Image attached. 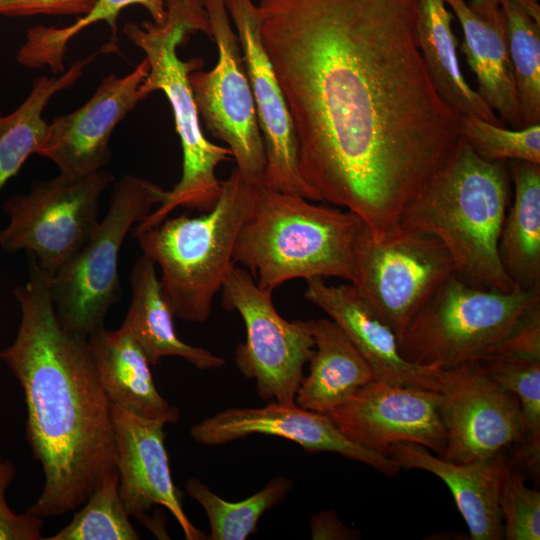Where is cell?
I'll return each mask as SVG.
<instances>
[{"label":"cell","mask_w":540,"mask_h":540,"mask_svg":"<svg viewBox=\"0 0 540 540\" xmlns=\"http://www.w3.org/2000/svg\"><path fill=\"white\" fill-rule=\"evenodd\" d=\"M501 0H470L469 6L483 19L493 21L502 16Z\"/></svg>","instance_id":"39"},{"label":"cell","mask_w":540,"mask_h":540,"mask_svg":"<svg viewBox=\"0 0 540 540\" xmlns=\"http://www.w3.org/2000/svg\"><path fill=\"white\" fill-rule=\"evenodd\" d=\"M508 162L486 161L459 137L450 158L403 211L398 226L439 240L470 286L509 292L498 242L511 202Z\"/></svg>","instance_id":"3"},{"label":"cell","mask_w":540,"mask_h":540,"mask_svg":"<svg viewBox=\"0 0 540 540\" xmlns=\"http://www.w3.org/2000/svg\"><path fill=\"white\" fill-rule=\"evenodd\" d=\"M489 376L519 401L523 433L514 462L533 471L540 463V360L494 356L481 361Z\"/></svg>","instance_id":"30"},{"label":"cell","mask_w":540,"mask_h":540,"mask_svg":"<svg viewBox=\"0 0 540 540\" xmlns=\"http://www.w3.org/2000/svg\"><path fill=\"white\" fill-rule=\"evenodd\" d=\"M129 281L131 301L121 328L133 336L150 365H157L167 356L181 357L200 370L217 369L225 364L222 357L178 337L175 316L150 258L142 254L136 260Z\"/></svg>","instance_id":"23"},{"label":"cell","mask_w":540,"mask_h":540,"mask_svg":"<svg viewBox=\"0 0 540 540\" xmlns=\"http://www.w3.org/2000/svg\"><path fill=\"white\" fill-rule=\"evenodd\" d=\"M440 409L446 429L441 458L467 463L515 448L523 433L516 396L498 385L481 362L440 369Z\"/></svg>","instance_id":"13"},{"label":"cell","mask_w":540,"mask_h":540,"mask_svg":"<svg viewBox=\"0 0 540 540\" xmlns=\"http://www.w3.org/2000/svg\"><path fill=\"white\" fill-rule=\"evenodd\" d=\"M15 476L13 462L0 454V540L42 539L43 519L28 512L16 513L6 501V492Z\"/></svg>","instance_id":"35"},{"label":"cell","mask_w":540,"mask_h":540,"mask_svg":"<svg viewBox=\"0 0 540 540\" xmlns=\"http://www.w3.org/2000/svg\"><path fill=\"white\" fill-rule=\"evenodd\" d=\"M116 50L108 43L85 59L76 60L58 77L36 78L29 95L16 110L6 115L0 110V191L41 145L48 126L42 114L52 97L71 87L96 56Z\"/></svg>","instance_id":"27"},{"label":"cell","mask_w":540,"mask_h":540,"mask_svg":"<svg viewBox=\"0 0 540 540\" xmlns=\"http://www.w3.org/2000/svg\"><path fill=\"white\" fill-rule=\"evenodd\" d=\"M355 262L354 287L397 339L455 270L439 240L399 226L374 239L364 225L356 244Z\"/></svg>","instance_id":"11"},{"label":"cell","mask_w":540,"mask_h":540,"mask_svg":"<svg viewBox=\"0 0 540 540\" xmlns=\"http://www.w3.org/2000/svg\"><path fill=\"white\" fill-rule=\"evenodd\" d=\"M225 5L237 31L263 137L264 186L322 202L300 174L290 114L261 41L258 6L252 0H225Z\"/></svg>","instance_id":"16"},{"label":"cell","mask_w":540,"mask_h":540,"mask_svg":"<svg viewBox=\"0 0 540 540\" xmlns=\"http://www.w3.org/2000/svg\"><path fill=\"white\" fill-rule=\"evenodd\" d=\"M165 9L162 24L127 23L124 33L145 53L149 64L140 94L145 99L154 91H162L171 105L182 148V175L171 190H166L158 208L137 224L135 232L157 226L177 207L210 211L222 188L216 168L232 157L227 147L210 142L200 126L188 76L201 69L204 61L192 58L184 62L177 55V47L187 36L203 32L211 37L203 0H165Z\"/></svg>","instance_id":"4"},{"label":"cell","mask_w":540,"mask_h":540,"mask_svg":"<svg viewBox=\"0 0 540 540\" xmlns=\"http://www.w3.org/2000/svg\"><path fill=\"white\" fill-rule=\"evenodd\" d=\"M504 539H540V493L525 485L522 476L508 466L499 493Z\"/></svg>","instance_id":"34"},{"label":"cell","mask_w":540,"mask_h":540,"mask_svg":"<svg viewBox=\"0 0 540 540\" xmlns=\"http://www.w3.org/2000/svg\"><path fill=\"white\" fill-rule=\"evenodd\" d=\"M524 127L540 123V24L513 0H501Z\"/></svg>","instance_id":"31"},{"label":"cell","mask_w":540,"mask_h":540,"mask_svg":"<svg viewBox=\"0 0 540 540\" xmlns=\"http://www.w3.org/2000/svg\"><path fill=\"white\" fill-rule=\"evenodd\" d=\"M446 3L462 28L461 50L477 79V93L513 129L523 128L504 13L489 21L480 17L466 0Z\"/></svg>","instance_id":"22"},{"label":"cell","mask_w":540,"mask_h":540,"mask_svg":"<svg viewBox=\"0 0 540 540\" xmlns=\"http://www.w3.org/2000/svg\"><path fill=\"white\" fill-rule=\"evenodd\" d=\"M257 189L234 169L210 211L132 232L142 253L160 267L163 294L176 318L194 323L209 318L213 299L235 265L237 236L252 213Z\"/></svg>","instance_id":"6"},{"label":"cell","mask_w":540,"mask_h":540,"mask_svg":"<svg viewBox=\"0 0 540 540\" xmlns=\"http://www.w3.org/2000/svg\"><path fill=\"white\" fill-rule=\"evenodd\" d=\"M315 349L309 373L303 377L295 403L328 414L361 387L375 379L374 372L355 345L330 318L310 320Z\"/></svg>","instance_id":"24"},{"label":"cell","mask_w":540,"mask_h":540,"mask_svg":"<svg viewBox=\"0 0 540 540\" xmlns=\"http://www.w3.org/2000/svg\"><path fill=\"white\" fill-rule=\"evenodd\" d=\"M50 277L28 253V279L13 289L16 337L0 352L22 388L27 442L43 469L42 491L26 510L41 518L76 510L118 472L110 401L87 339L57 318Z\"/></svg>","instance_id":"2"},{"label":"cell","mask_w":540,"mask_h":540,"mask_svg":"<svg viewBox=\"0 0 540 540\" xmlns=\"http://www.w3.org/2000/svg\"><path fill=\"white\" fill-rule=\"evenodd\" d=\"M388 457L404 469H421L440 478L450 489L472 540L504 539L499 493L508 463L504 452L467 463L433 456L416 443L394 444Z\"/></svg>","instance_id":"20"},{"label":"cell","mask_w":540,"mask_h":540,"mask_svg":"<svg viewBox=\"0 0 540 540\" xmlns=\"http://www.w3.org/2000/svg\"><path fill=\"white\" fill-rule=\"evenodd\" d=\"M218 60L189 76L194 102L210 134L227 144L236 170L253 186H264L266 155L241 46L225 0H203Z\"/></svg>","instance_id":"12"},{"label":"cell","mask_w":540,"mask_h":540,"mask_svg":"<svg viewBox=\"0 0 540 540\" xmlns=\"http://www.w3.org/2000/svg\"><path fill=\"white\" fill-rule=\"evenodd\" d=\"M221 290L223 307L237 311L246 329L245 342L235 350L237 368L255 380L263 400L295 402L303 368L315 349L310 320L284 319L275 309L273 291L260 288L246 269L236 265Z\"/></svg>","instance_id":"10"},{"label":"cell","mask_w":540,"mask_h":540,"mask_svg":"<svg viewBox=\"0 0 540 540\" xmlns=\"http://www.w3.org/2000/svg\"><path fill=\"white\" fill-rule=\"evenodd\" d=\"M494 356L540 360V302L522 315L490 357Z\"/></svg>","instance_id":"36"},{"label":"cell","mask_w":540,"mask_h":540,"mask_svg":"<svg viewBox=\"0 0 540 540\" xmlns=\"http://www.w3.org/2000/svg\"><path fill=\"white\" fill-rule=\"evenodd\" d=\"M113 175L99 171L64 173L34 182L28 193L10 196L3 205L9 218L0 231L7 253L26 250L51 276L87 242L99 220V200Z\"/></svg>","instance_id":"9"},{"label":"cell","mask_w":540,"mask_h":540,"mask_svg":"<svg viewBox=\"0 0 540 540\" xmlns=\"http://www.w3.org/2000/svg\"><path fill=\"white\" fill-rule=\"evenodd\" d=\"M518 4L533 20L540 24V6L537 0H513Z\"/></svg>","instance_id":"40"},{"label":"cell","mask_w":540,"mask_h":540,"mask_svg":"<svg viewBox=\"0 0 540 540\" xmlns=\"http://www.w3.org/2000/svg\"><path fill=\"white\" fill-rule=\"evenodd\" d=\"M302 196L258 187L241 227L233 259L262 289L314 277L356 279L355 250L364 227L350 211L313 204Z\"/></svg>","instance_id":"5"},{"label":"cell","mask_w":540,"mask_h":540,"mask_svg":"<svg viewBox=\"0 0 540 540\" xmlns=\"http://www.w3.org/2000/svg\"><path fill=\"white\" fill-rule=\"evenodd\" d=\"M540 124V123H539ZM507 129L476 115L459 114V137L486 161L540 164V125Z\"/></svg>","instance_id":"33"},{"label":"cell","mask_w":540,"mask_h":540,"mask_svg":"<svg viewBox=\"0 0 540 540\" xmlns=\"http://www.w3.org/2000/svg\"><path fill=\"white\" fill-rule=\"evenodd\" d=\"M166 190L133 175L114 183L109 210L80 250L50 277V296L62 327L87 339L104 326L121 295L118 256L126 235L143 221Z\"/></svg>","instance_id":"8"},{"label":"cell","mask_w":540,"mask_h":540,"mask_svg":"<svg viewBox=\"0 0 540 540\" xmlns=\"http://www.w3.org/2000/svg\"><path fill=\"white\" fill-rule=\"evenodd\" d=\"M131 5L144 7L152 22H164L165 0H98L88 14L66 27L37 25L30 28L18 50L16 60L27 68L40 69L48 66L54 74H61L65 71L64 55L68 43L88 26L102 21L107 23L112 30V43L117 44V18L123 9Z\"/></svg>","instance_id":"28"},{"label":"cell","mask_w":540,"mask_h":540,"mask_svg":"<svg viewBox=\"0 0 540 540\" xmlns=\"http://www.w3.org/2000/svg\"><path fill=\"white\" fill-rule=\"evenodd\" d=\"M148 71L144 58L125 76H105L84 105L48 124L36 154L53 161L60 173L72 176L103 169L111 159L109 142L113 130L144 100L139 88Z\"/></svg>","instance_id":"18"},{"label":"cell","mask_w":540,"mask_h":540,"mask_svg":"<svg viewBox=\"0 0 540 540\" xmlns=\"http://www.w3.org/2000/svg\"><path fill=\"white\" fill-rule=\"evenodd\" d=\"M98 0H0V14L6 16L88 14Z\"/></svg>","instance_id":"37"},{"label":"cell","mask_w":540,"mask_h":540,"mask_svg":"<svg viewBox=\"0 0 540 540\" xmlns=\"http://www.w3.org/2000/svg\"><path fill=\"white\" fill-rule=\"evenodd\" d=\"M119 474V496L129 515L156 537L169 539L165 517L154 513L163 507L175 517L188 540L206 539L182 508L181 492L174 485L165 447L166 424L137 417L110 403Z\"/></svg>","instance_id":"15"},{"label":"cell","mask_w":540,"mask_h":540,"mask_svg":"<svg viewBox=\"0 0 540 540\" xmlns=\"http://www.w3.org/2000/svg\"><path fill=\"white\" fill-rule=\"evenodd\" d=\"M299 170L379 239L450 158L459 113L418 40L419 0H260Z\"/></svg>","instance_id":"1"},{"label":"cell","mask_w":540,"mask_h":540,"mask_svg":"<svg viewBox=\"0 0 540 540\" xmlns=\"http://www.w3.org/2000/svg\"><path fill=\"white\" fill-rule=\"evenodd\" d=\"M328 415L349 440L385 456L401 442L419 444L439 457L445 451L438 391L374 379Z\"/></svg>","instance_id":"14"},{"label":"cell","mask_w":540,"mask_h":540,"mask_svg":"<svg viewBox=\"0 0 540 540\" xmlns=\"http://www.w3.org/2000/svg\"><path fill=\"white\" fill-rule=\"evenodd\" d=\"M190 434L196 442L207 446L254 434L276 436L311 453L332 452L362 462L388 477L401 469L390 457L349 440L328 414L302 408L295 402L270 401L257 408H228L193 425Z\"/></svg>","instance_id":"17"},{"label":"cell","mask_w":540,"mask_h":540,"mask_svg":"<svg viewBox=\"0 0 540 540\" xmlns=\"http://www.w3.org/2000/svg\"><path fill=\"white\" fill-rule=\"evenodd\" d=\"M539 302L540 288L481 289L452 274L398 338L400 354L408 362L433 369L481 362Z\"/></svg>","instance_id":"7"},{"label":"cell","mask_w":540,"mask_h":540,"mask_svg":"<svg viewBox=\"0 0 540 540\" xmlns=\"http://www.w3.org/2000/svg\"><path fill=\"white\" fill-rule=\"evenodd\" d=\"M304 296L341 328L368 362L375 379L439 391L440 369L406 361L400 354L394 331L353 284L333 286L321 277H314L306 280Z\"/></svg>","instance_id":"19"},{"label":"cell","mask_w":540,"mask_h":540,"mask_svg":"<svg viewBox=\"0 0 540 540\" xmlns=\"http://www.w3.org/2000/svg\"><path fill=\"white\" fill-rule=\"evenodd\" d=\"M290 479L278 476L239 502H228L197 478L185 484L187 494L205 510L210 524L208 540H245L257 531L261 516L288 494Z\"/></svg>","instance_id":"29"},{"label":"cell","mask_w":540,"mask_h":540,"mask_svg":"<svg viewBox=\"0 0 540 540\" xmlns=\"http://www.w3.org/2000/svg\"><path fill=\"white\" fill-rule=\"evenodd\" d=\"M313 540L359 539L360 533L342 523L334 511L325 510L314 514L310 521Z\"/></svg>","instance_id":"38"},{"label":"cell","mask_w":540,"mask_h":540,"mask_svg":"<svg viewBox=\"0 0 540 540\" xmlns=\"http://www.w3.org/2000/svg\"><path fill=\"white\" fill-rule=\"evenodd\" d=\"M453 13L446 0H419L418 40L422 56L441 97L459 114L501 124L496 113L466 81L458 59Z\"/></svg>","instance_id":"26"},{"label":"cell","mask_w":540,"mask_h":540,"mask_svg":"<svg viewBox=\"0 0 540 540\" xmlns=\"http://www.w3.org/2000/svg\"><path fill=\"white\" fill-rule=\"evenodd\" d=\"M509 164L513 200L501 229L498 254L516 287L540 288V164Z\"/></svg>","instance_id":"25"},{"label":"cell","mask_w":540,"mask_h":540,"mask_svg":"<svg viewBox=\"0 0 540 540\" xmlns=\"http://www.w3.org/2000/svg\"><path fill=\"white\" fill-rule=\"evenodd\" d=\"M49 540H138L119 496V474L114 473L97 487L74 514L70 524Z\"/></svg>","instance_id":"32"},{"label":"cell","mask_w":540,"mask_h":540,"mask_svg":"<svg viewBox=\"0 0 540 540\" xmlns=\"http://www.w3.org/2000/svg\"><path fill=\"white\" fill-rule=\"evenodd\" d=\"M87 344L110 403L140 418L176 423L179 410L155 387L150 364L133 336L119 328H98Z\"/></svg>","instance_id":"21"}]
</instances>
